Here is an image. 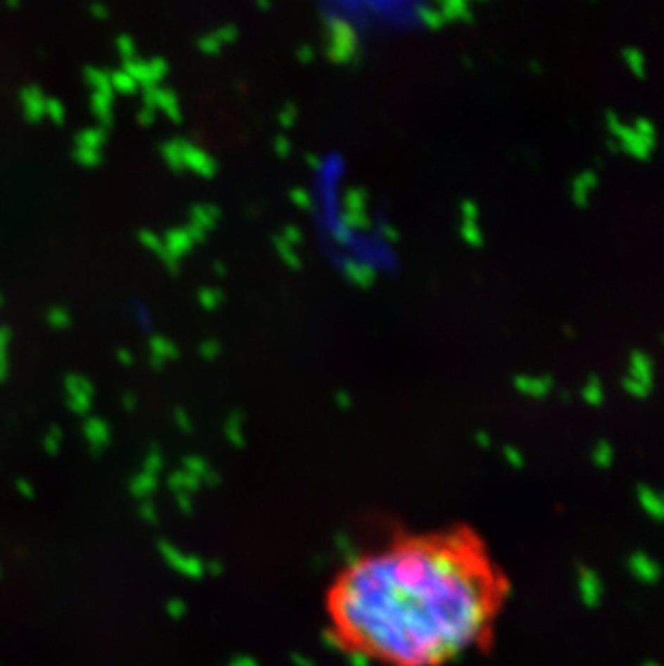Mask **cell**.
<instances>
[{
  "instance_id": "cell-31",
  "label": "cell",
  "mask_w": 664,
  "mask_h": 666,
  "mask_svg": "<svg viewBox=\"0 0 664 666\" xmlns=\"http://www.w3.org/2000/svg\"><path fill=\"white\" fill-rule=\"evenodd\" d=\"M214 37L218 39V44H220V46L231 44V42H235V37H237V28H235L233 24L220 26L218 30H214Z\"/></svg>"
},
{
  "instance_id": "cell-12",
  "label": "cell",
  "mask_w": 664,
  "mask_h": 666,
  "mask_svg": "<svg viewBox=\"0 0 664 666\" xmlns=\"http://www.w3.org/2000/svg\"><path fill=\"white\" fill-rule=\"evenodd\" d=\"M149 352H151V360L156 367H162V365H166L180 356L177 345L166 337H154L149 343Z\"/></svg>"
},
{
  "instance_id": "cell-44",
  "label": "cell",
  "mask_w": 664,
  "mask_h": 666,
  "mask_svg": "<svg viewBox=\"0 0 664 666\" xmlns=\"http://www.w3.org/2000/svg\"><path fill=\"white\" fill-rule=\"evenodd\" d=\"M214 270H216V274H218V276H225V274H227V268H225L220 261H216V263H214Z\"/></svg>"
},
{
  "instance_id": "cell-9",
  "label": "cell",
  "mask_w": 664,
  "mask_h": 666,
  "mask_svg": "<svg viewBox=\"0 0 664 666\" xmlns=\"http://www.w3.org/2000/svg\"><path fill=\"white\" fill-rule=\"evenodd\" d=\"M513 389L529 397V399H537L544 401L552 395L554 391V377L552 375H529V373H520L513 377Z\"/></svg>"
},
{
  "instance_id": "cell-24",
  "label": "cell",
  "mask_w": 664,
  "mask_h": 666,
  "mask_svg": "<svg viewBox=\"0 0 664 666\" xmlns=\"http://www.w3.org/2000/svg\"><path fill=\"white\" fill-rule=\"evenodd\" d=\"M138 239H141V244H143L145 249H149L154 255H158L160 259H164V241H162V237H158V235L151 233V231H141Z\"/></svg>"
},
{
  "instance_id": "cell-21",
  "label": "cell",
  "mask_w": 664,
  "mask_h": 666,
  "mask_svg": "<svg viewBox=\"0 0 664 666\" xmlns=\"http://www.w3.org/2000/svg\"><path fill=\"white\" fill-rule=\"evenodd\" d=\"M89 80L95 87V93H104V95H113V87H111V74L99 72V69H89Z\"/></svg>"
},
{
  "instance_id": "cell-19",
  "label": "cell",
  "mask_w": 664,
  "mask_h": 666,
  "mask_svg": "<svg viewBox=\"0 0 664 666\" xmlns=\"http://www.w3.org/2000/svg\"><path fill=\"white\" fill-rule=\"evenodd\" d=\"M460 233H462V239L468 244L470 249L483 246V231L479 227V220H462Z\"/></svg>"
},
{
  "instance_id": "cell-38",
  "label": "cell",
  "mask_w": 664,
  "mask_h": 666,
  "mask_svg": "<svg viewBox=\"0 0 664 666\" xmlns=\"http://www.w3.org/2000/svg\"><path fill=\"white\" fill-rule=\"evenodd\" d=\"M80 160L84 162V164H89V166H95V164H99L101 162V153L99 151H91V149H82L80 151Z\"/></svg>"
},
{
  "instance_id": "cell-4",
  "label": "cell",
  "mask_w": 664,
  "mask_h": 666,
  "mask_svg": "<svg viewBox=\"0 0 664 666\" xmlns=\"http://www.w3.org/2000/svg\"><path fill=\"white\" fill-rule=\"evenodd\" d=\"M125 72L134 78V82L143 89H151L158 87L162 82V78L168 72V63L164 58H149V61H141L134 58L130 63H125Z\"/></svg>"
},
{
  "instance_id": "cell-35",
  "label": "cell",
  "mask_w": 664,
  "mask_h": 666,
  "mask_svg": "<svg viewBox=\"0 0 664 666\" xmlns=\"http://www.w3.org/2000/svg\"><path fill=\"white\" fill-rule=\"evenodd\" d=\"M462 220H479V207L475 201L462 203Z\"/></svg>"
},
{
  "instance_id": "cell-30",
  "label": "cell",
  "mask_w": 664,
  "mask_h": 666,
  "mask_svg": "<svg viewBox=\"0 0 664 666\" xmlns=\"http://www.w3.org/2000/svg\"><path fill=\"white\" fill-rule=\"evenodd\" d=\"M220 349H223V345H220L218 341H203V343L199 345V354H201L205 360H216V358L220 356Z\"/></svg>"
},
{
  "instance_id": "cell-17",
  "label": "cell",
  "mask_w": 664,
  "mask_h": 666,
  "mask_svg": "<svg viewBox=\"0 0 664 666\" xmlns=\"http://www.w3.org/2000/svg\"><path fill=\"white\" fill-rule=\"evenodd\" d=\"M162 158L164 162L175 170V172H184V164H182V138H173L168 143L162 145Z\"/></svg>"
},
{
  "instance_id": "cell-37",
  "label": "cell",
  "mask_w": 664,
  "mask_h": 666,
  "mask_svg": "<svg viewBox=\"0 0 664 666\" xmlns=\"http://www.w3.org/2000/svg\"><path fill=\"white\" fill-rule=\"evenodd\" d=\"M136 119H138V123H141V125H151V123L156 121V111H154V108L143 106L141 111H138Z\"/></svg>"
},
{
  "instance_id": "cell-23",
  "label": "cell",
  "mask_w": 664,
  "mask_h": 666,
  "mask_svg": "<svg viewBox=\"0 0 664 666\" xmlns=\"http://www.w3.org/2000/svg\"><path fill=\"white\" fill-rule=\"evenodd\" d=\"M225 300V294L220 289H201L199 291V304L205 310H216Z\"/></svg>"
},
{
  "instance_id": "cell-25",
  "label": "cell",
  "mask_w": 664,
  "mask_h": 666,
  "mask_svg": "<svg viewBox=\"0 0 664 666\" xmlns=\"http://www.w3.org/2000/svg\"><path fill=\"white\" fill-rule=\"evenodd\" d=\"M632 127H634L643 138H647L649 143L658 145V130H656L653 121H649V119H645V117H637L634 123H632Z\"/></svg>"
},
{
  "instance_id": "cell-26",
  "label": "cell",
  "mask_w": 664,
  "mask_h": 666,
  "mask_svg": "<svg viewBox=\"0 0 664 666\" xmlns=\"http://www.w3.org/2000/svg\"><path fill=\"white\" fill-rule=\"evenodd\" d=\"M274 246H276L278 255L283 257V261H285L287 265H292V268H300V259H298L296 249H292L289 244H285L281 237H276V239H274Z\"/></svg>"
},
{
  "instance_id": "cell-6",
  "label": "cell",
  "mask_w": 664,
  "mask_h": 666,
  "mask_svg": "<svg viewBox=\"0 0 664 666\" xmlns=\"http://www.w3.org/2000/svg\"><path fill=\"white\" fill-rule=\"evenodd\" d=\"M182 164L184 170H192L199 177H214L218 170L216 160L186 138H182Z\"/></svg>"
},
{
  "instance_id": "cell-39",
  "label": "cell",
  "mask_w": 664,
  "mask_h": 666,
  "mask_svg": "<svg viewBox=\"0 0 664 666\" xmlns=\"http://www.w3.org/2000/svg\"><path fill=\"white\" fill-rule=\"evenodd\" d=\"M296 56H298V61H302V63H311L313 58H315V52H313L311 46H300L298 52H296Z\"/></svg>"
},
{
  "instance_id": "cell-43",
  "label": "cell",
  "mask_w": 664,
  "mask_h": 666,
  "mask_svg": "<svg viewBox=\"0 0 664 666\" xmlns=\"http://www.w3.org/2000/svg\"><path fill=\"white\" fill-rule=\"evenodd\" d=\"M121 401H125V406H127V408L132 410V408H134V393H125Z\"/></svg>"
},
{
  "instance_id": "cell-29",
  "label": "cell",
  "mask_w": 664,
  "mask_h": 666,
  "mask_svg": "<svg viewBox=\"0 0 664 666\" xmlns=\"http://www.w3.org/2000/svg\"><path fill=\"white\" fill-rule=\"evenodd\" d=\"M199 50H201L203 54L214 56V54H218V52L223 50V46H220L218 39L214 37V32H209V34H203V37L199 39Z\"/></svg>"
},
{
  "instance_id": "cell-2",
  "label": "cell",
  "mask_w": 664,
  "mask_h": 666,
  "mask_svg": "<svg viewBox=\"0 0 664 666\" xmlns=\"http://www.w3.org/2000/svg\"><path fill=\"white\" fill-rule=\"evenodd\" d=\"M606 130L610 134V140L615 143V147L625 151L630 158L641 160V162L651 158L656 145L649 143L647 138H643L632 125H625L621 121V117L617 113H613V111L606 113Z\"/></svg>"
},
{
  "instance_id": "cell-32",
  "label": "cell",
  "mask_w": 664,
  "mask_h": 666,
  "mask_svg": "<svg viewBox=\"0 0 664 666\" xmlns=\"http://www.w3.org/2000/svg\"><path fill=\"white\" fill-rule=\"evenodd\" d=\"M296 119H298V108L294 106V103H285L283 111L278 113V121H281V125L292 127V125H296Z\"/></svg>"
},
{
  "instance_id": "cell-5",
  "label": "cell",
  "mask_w": 664,
  "mask_h": 666,
  "mask_svg": "<svg viewBox=\"0 0 664 666\" xmlns=\"http://www.w3.org/2000/svg\"><path fill=\"white\" fill-rule=\"evenodd\" d=\"M164 265L168 270H177L180 268V261L194 249V241L190 237V233L186 231V227H180V229H170L164 237Z\"/></svg>"
},
{
  "instance_id": "cell-15",
  "label": "cell",
  "mask_w": 664,
  "mask_h": 666,
  "mask_svg": "<svg viewBox=\"0 0 664 666\" xmlns=\"http://www.w3.org/2000/svg\"><path fill=\"white\" fill-rule=\"evenodd\" d=\"M580 397L584 399V403L589 406H602L606 401V389L598 375H589L587 382L582 384Z\"/></svg>"
},
{
  "instance_id": "cell-10",
  "label": "cell",
  "mask_w": 664,
  "mask_h": 666,
  "mask_svg": "<svg viewBox=\"0 0 664 666\" xmlns=\"http://www.w3.org/2000/svg\"><path fill=\"white\" fill-rule=\"evenodd\" d=\"M627 379H632L637 384L645 389H653V382H656V367H653V360L647 352L643 349H634L627 358V373H625Z\"/></svg>"
},
{
  "instance_id": "cell-41",
  "label": "cell",
  "mask_w": 664,
  "mask_h": 666,
  "mask_svg": "<svg viewBox=\"0 0 664 666\" xmlns=\"http://www.w3.org/2000/svg\"><path fill=\"white\" fill-rule=\"evenodd\" d=\"M349 397H352V395H349V393H345V391H339V393H337V401H339V406H343V408H345V406H349V403H352V399H349Z\"/></svg>"
},
{
  "instance_id": "cell-11",
  "label": "cell",
  "mask_w": 664,
  "mask_h": 666,
  "mask_svg": "<svg viewBox=\"0 0 664 666\" xmlns=\"http://www.w3.org/2000/svg\"><path fill=\"white\" fill-rule=\"evenodd\" d=\"M598 184H600V177L596 170L591 168H584L580 170L578 175H574L572 182H570V199L576 207L584 209L593 196V192L598 190Z\"/></svg>"
},
{
  "instance_id": "cell-14",
  "label": "cell",
  "mask_w": 664,
  "mask_h": 666,
  "mask_svg": "<svg viewBox=\"0 0 664 666\" xmlns=\"http://www.w3.org/2000/svg\"><path fill=\"white\" fill-rule=\"evenodd\" d=\"M345 205H347V218L354 225H361L365 220V212H367V194L361 188L349 190L345 196Z\"/></svg>"
},
{
  "instance_id": "cell-1",
  "label": "cell",
  "mask_w": 664,
  "mask_h": 666,
  "mask_svg": "<svg viewBox=\"0 0 664 666\" xmlns=\"http://www.w3.org/2000/svg\"><path fill=\"white\" fill-rule=\"evenodd\" d=\"M513 580L470 524L401 531L349 556L324 591L328 641L369 666H453L487 653Z\"/></svg>"
},
{
  "instance_id": "cell-27",
  "label": "cell",
  "mask_w": 664,
  "mask_h": 666,
  "mask_svg": "<svg viewBox=\"0 0 664 666\" xmlns=\"http://www.w3.org/2000/svg\"><path fill=\"white\" fill-rule=\"evenodd\" d=\"M347 276L352 278L356 285L365 287V285H371L373 270H371V268H361V265H349V268H347Z\"/></svg>"
},
{
  "instance_id": "cell-7",
  "label": "cell",
  "mask_w": 664,
  "mask_h": 666,
  "mask_svg": "<svg viewBox=\"0 0 664 666\" xmlns=\"http://www.w3.org/2000/svg\"><path fill=\"white\" fill-rule=\"evenodd\" d=\"M143 99H145V106H147V108L162 111V113H164L170 121H175V123H180V121H182L180 99H177V95H175L170 89H164V87H151V89H145Z\"/></svg>"
},
{
  "instance_id": "cell-22",
  "label": "cell",
  "mask_w": 664,
  "mask_h": 666,
  "mask_svg": "<svg viewBox=\"0 0 664 666\" xmlns=\"http://www.w3.org/2000/svg\"><path fill=\"white\" fill-rule=\"evenodd\" d=\"M104 143H106V132L104 130H89L80 136V145L91 151H99Z\"/></svg>"
},
{
  "instance_id": "cell-13",
  "label": "cell",
  "mask_w": 664,
  "mask_h": 666,
  "mask_svg": "<svg viewBox=\"0 0 664 666\" xmlns=\"http://www.w3.org/2000/svg\"><path fill=\"white\" fill-rule=\"evenodd\" d=\"M442 22H468L472 20V7L462 0H449V3L436 5Z\"/></svg>"
},
{
  "instance_id": "cell-18",
  "label": "cell",
  "mask_w": 664,
  "mask_h": 666,
  "mask_svg": "<svg viewBox=\"0 0 664 666\" xmlns=\"http://www.w3.org/2000/svg\"><path fill=\"white\" fill-rule=\"evenodd\" d=\"M93 111L104 125H111L113 123V95L95 93L93 95Z\"/></svg>"
},
{
  "instance_id": "cell-28",
  "label": "cell",
  "mask_w": 664,
  "mask_h": 666,
  "mask_svg": "<svg viewBox=\"0 0 664 666\" xmlns=\"http://www.w3.org/2000/svg\"><path fill=\"white\" fill-rule=\"evenodd\" d=\"M117 48H119V54H121V58H123L125 63H130V61L136 58V44H134V39L130 37V34H119Z\"/></svg>"
},
{
  "instance_id": "cell-36",
  "label": "cell",
  "mask_w": 664,
  "mask_h": 666,
  "mask_svg": "<svg viewBox=\"0 0 664 666\" xmlns=\"http://www.w3.org/2000/svg\"><path fill=\"white\" fill-rule=\"evenodd\" d=\"M274 149H276V153L281 156V158H287V156L292 153V143H289V138L278 136V138L274 140Z\"/></svg>"
},
{
  "instance_id": "cell-42",
  "label": "cell",
  "mask_w": 664,
  "mask_h": 666,
  "mask_svg": "<svg viewBox=\"0 0 664 666\" xmlns=\"http://www.w3.org/2000/svg\"><path fill=\"white\" fill-rule=\"evenodd\" d=\"M93 11H95V15H97L99 20H104V18H108V7H101V5H95V7H93Z\"/></svg>"
},
{
  "instance_id": "cell-45",
  "label": "cell",
  "mask_w": 664,
  "mask_h": 666,
  "mask_svg": "<svg viewBox=\"0 0 664 666\" xmlns=\"http://www.w3.org/2000/svg\"><path fill=\"white\" fill-rule=\"evenodd\" d=\"M257 7H259V9H270V3H259Z\"/></svg>"
},
{
  "instance_id": "cell-40",
  "label": "cell",
  "mask_w": 664,
  "mask_h": 666,
  "mask_svg": "<svg viewBox=\"0 0 664 666\" xmlns=\"http://www.w3.org/2000/svg\"><path fill=\"white\" fill-rule=\"evenodd\" d=\"M117 358H119V363L125 365V367H130V365L134 363V356H132V352H127V349H119Z\"/></svg>"
},
{
  "instance_id": "cell-16",
  "label": "cell",
  "mask_w": 664,
  "mask_h": 666,
  "mask_svg": "<svg viewBox=\"0 0 664 666\" xmlns=\"http://www.w3.org/2000/svg\"><path fill=\"white\" fill-rule=\"evenodd\" d=\"M621 61L625 63L627 69H630V74L634 78H645V74H647V58H645L643 50L632 48V46L623 48L621 50Z\"/></svg>"
},
{
  "instance_id": "cell-8",
  "label": "cell",
  "mask_w": 664,
  "mask_h": 666,
  "mask_svg": "<svg viewBox=\"0 0 664 666\" xmlns=\"http://www.w3.org/2000/svg\"><path fill=\"white\" fill-rule=\"evenodd\" d=\"M220 220V212L214 205H194L190 209V222L186 227V231L190 233L192 241L199 244L205 239L207 231H212Z\"/></svg>"
},
{
  "instance_id": "cell-3",
  "label": "cell",
  "mask_w": 664,
  "mask_h": 666,
  "mask_svg": "<svg viewBox=\"0 0 664 666\" xmlns=\"http://www.w3.org/2000/svg\"><path fill=\"white\" fill-rule=\"evenodd\" d=\"M358 52L356 30L343 20L332 18L328 22V54L337 63H349Z\"/></svg>"
},
{
  "instance_id": "cell-34",
  "label": "cell",
  "mask_w": 664,
  "mask_h": 666,
  "mask_svg": "<svg viewBox=\"0 0 664 666\" xmlns=\"http://www.w3.org/2000/svg\"><path fill=\"white\" fill-rule=\"evenodd\" d=\"M292 201H294V203H296V207H300V209L311 207V194H308L306 190H302V188L292 190Z\"/></svg>"
},
{
  "instance_id": "cell-20",
  "label": "cell",
  "mask_w": 664,
  "mask_h": 666,
  "mask_svg": "<svg viewBox=\"0 0 664 666\" xmlns=\"http://www.w3.org/2000/svg\"><path fill=\"white\" fill-rule=\"evenodd\" d=\"M111 87H113V91H117V93L130 95V93L136 91L138 84L134 82V78L125 72V69H119V72L111 74Z\"/></svg>"
},
{
  "instance_id": "cell-33",
  "label": "cell",
  "mask_w": 664,
  "mask_h": 666,
  "mask_svg": "<svg viewBox=\"0 0 664 666\" xmlns=\"http://www.w3.org/2000/svg\"><path fill=\"white\" fill-rule=\"evenodd\" d=\"M281 239H283L285 244H289L292 249H296V246H300V241H302V231L296 229V227H285Z\"/></svg>"
}]
</instances>
